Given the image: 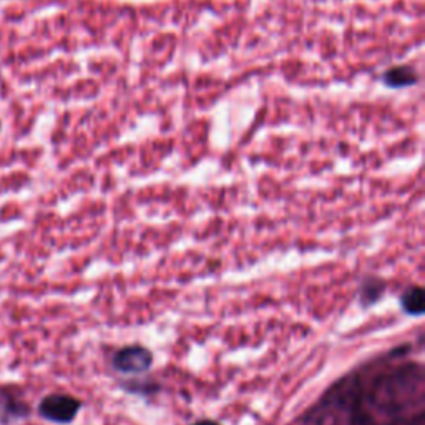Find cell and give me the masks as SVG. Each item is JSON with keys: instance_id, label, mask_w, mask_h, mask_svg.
<instances>
[{"instance_id": "cell-1", "label": "cell", "mask_w": 425, "mask_h": 425, "mask_svg": "<svg viewBox=\"0 0 425 425\" xmlns=\"http://www.w3.org/2000/svg\"><path fill=\"white\" fill-rule=\"evenodd\" d=\"M80 407V401H77L75 397L65 396V394H52L40 402L38 414L50 422L70 424L77 417Z\"/></svg>"}, {"instance_id": "cell-2", "label": "cell", "mask_w": 425, "mask_h": 425, "mask_svg": "<svg viewBox=\"0 0 425 425\" xmlns=\"http://www.w3.org/2000/svg\"><path fill=\"white\" fill-rule=\"evenodd\" d=\"M153 356L148 349L140 345H130V348L120 349L113 357V366L117 371L125 374H142L150 369Z\"/></svg>"}, {"instance_id": "cell-3", "label": "cell", "mask_w": 425, "mask_h": 425, "mask_svg": "<svg viewBox=\"0 0 425 425\" xmlns=\"http://www.w3.org/2000/svg\"><path fill=\"white\" fill-rule=\"evenodd\" d=\"M29 405L22 402L15 394L0 391V422L8 424L12 420L24 419L29 415Z\"/></svg>"}, {"instance_id": "cell-4", "label": "cell", "mask_w": 425, "mask_h": 425, "mask_svg": "<svg viewBox=\"0 0 425 425\" xmlns=\"http://www.w3.org/2000/svg\"><path fill=\"white\" fill-rule=\"evenodd\" d=\"M385 85H389L391 89H402V87H409L417 83V72L414 67L409 65H402V67H394L382 75Z\"/></svg>"}, {"instance_id": "cell-5", "label": "cell", "mask_w": 425, "mask_h": 425, "mask_svg": "<svg viewBox=\"0 0 425 425\" xmlns=\"http://www.w3.org/2000/svg\"><path fill=\"white\" fill-rule=\"evenodd\" d=\"M402 308H404L407 314H414V315L422 314L425 309L422 288L414 286L407 289L404 296H402Z\"/></svg>"}, {"instance_id": "cell-6", "label": "cell", "mask_w": 425, "mask_h": 425, "mask_svg": "<svg viewBox=\"0 0 425 425\" xmlns=\"http://www.w3.org/2000/svg\"><path fill=\"white\" fill-rule=\"evenodd\" d=\"M195 425H220V424L211 422V420H201V422H196Z\"/></svg>"}]
</instances>
